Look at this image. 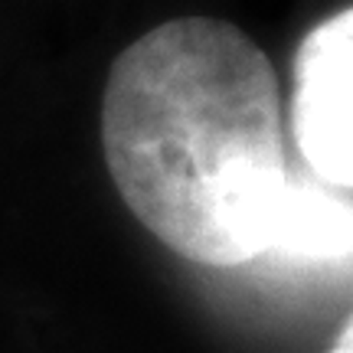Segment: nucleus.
<instances>
[{
	"instance_id": "nucleus-3",
	"label": "nucleus",
	"mask_w": 353,
	"mask_h": 353,
	"mask_svg": "<svg viewBox=\"0 0 353 353\" xmlns=\"http://www.w3.org/2000/svg\"><path fill=\"white\" fill-rule=\"evenodd\" d=\"M268 252L294 259H347L350 255V200L330 187H314L291 174L275 242Z\"/></svg>"
},
{
	"instance_id": "nucleus-1",
	"label": "nucleus",
	"mask_w": 353,
	"mask_h": 353,
	"mask_svg": "<svg viewBox=\"0 0 353 353\" xmlns=\"http://www.w3.org/2000/svg\"><path fill=\"white\" fill-rule=\"evenodd\" d=\"M101 151L141 226L206 268L262 259L291 167L285 105L245 30L180 17L148 30L108 69Z\"/></svg>"
},
{
	"instance_id": "nucleus-4",
	"label": "nucleus",
	"mask_w": 353,
	"mask_h": 353,
	"mask_svg": "<svg viewBox=\"0 0 353 353\" xmlns=\"http://www.w3.org/2000/svg\"><path fill=\"white\" fill-rule=\"evenodd\" d=\"M353 321L347 317L343 321V327H341V334H337V341H334V347H330L327 353H353V327H350Z\"/></svg>"
},
{
	"instance_id": "nucleus-2",
	"label": "nucleus",
	"mask_w": 353,
	"mask_h": 353,
	"mask_svg": "<svg viewBox=\"0 0 353 353\" xmlns=\"http://www.w3.org/2000/svg\"><path fill=\"white\" fill-rule=\"evenodd\" d=\"M353 10L334 13L304 37L294 56L291 134L317 183L347 193L353 183Z\"/></svg>"
}]
</instances>
